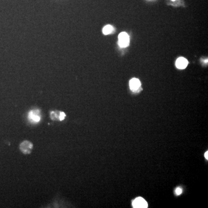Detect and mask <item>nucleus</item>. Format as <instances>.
<instances>
[{
	"mask_svg": "<svg viewBox=\"0 0 208 208\" xmlns=\"http://www.w3.org/2000/svg\"><path fill=\"white\" fill-rule=\"evenodd\" d=\"M28 119L32 124L39 123L41 119V111L39 109H33L30 111L28 114Z\"/></svg>",
	"mask_w": 208,
	"mask_h": 208,
	"instance_id": "obj_2",
	"label": "nucleus"
},
{
	"mask_svg": "<svg viewBox=\"0 0 208 208\" xmlns=\"http://www.w3.org/2000/svg\"><path fill=\"white\" fill-rule=\"evenodd\" d=\"M133 206L135 208H148V203L144 198L138 197L136 198L133 202Z\"/></svg>",
	"mask_w": 208,
	"mask_h": 208,
	"instance_id": "obj_5",
	"label": "nucleus"
},
{
	"mask_svg": "<svg viewBox=\"0 0 208 208\" xmlns=\"http://www.w3.org/2000/svg\"><path fill=\"white\" fill-rule=\"evenodd\" d=\"M34 148V144L30 140H25L21 142L19 144V149L21 153L24 155L31 154Z\"/></svg>",
	"mask_w": 208,
	"mask_h": 208,
	"instance_id": "obj_1",
	"label": "nucleus"
},
{
	"mask_svg": "<svg viewBox=\"0 0 208 208\" xmlns=\"http://www.w3.org/2000/svg\"><path fill=\"white\" fill-rule=\"evenodd\" d=\"M130 43V38L126 32H121L119 35V45L121 48L127 47Z\"/></svg>",
	"mask_w": 208,
	"mask_h": 208,
	"instance_id": "obj_4",
	"label": "nucleus"
},
{
	"mask_svg": "<svg viewBox=\"0 0 208 208\" xmlns=\"http://www.w3.org/2000/svg\"><path fill=\"white\" fill-rule=\"evenodd\" d=\"M141 85L140 82L137 78H133L130 81V87L131 90L137 91Z\"/></svg>",
	"mask_w": 208,
	"mask_h": 208,
	"instance_id": "obj_6",
	"label": "nucleus"
},
{
	"mask_svg": "<svg viewBox=\"0 0 208 208\" xmlns=\"http://www.w3.org/2000/svg\"><path fill=\"white\" fill-rule=\"evenodd\" d=\"M172 1H175V0H172Z\"/></svg>",
	"mask_w": 208,
	"mask_h": 208,
	"instance_id": "obj_11",
	"label": "nucleus"
},
{
	"mask_svg": "<svg viewBox=\"0 0 208 208\" xmlns=\"http://www.w3.org/2000/svg\"><path fill=\"white\" fill-rule=\"evenodd\" d=\"M67 116L66 114L64 112L54 111L50 112V118L53 121L61 122L63 121Z\"/></svg>",
	"mask_w": 208,
	"mask_h": 208,
	"instance_id": "obj_3",
	"label": "nucleus"
},
{
	"mask_svg": "<svg viewBox=\"0 0 208 208\" xmlns=\"http://www.w3.org/2000/svg\"><path fill=\"white\" fill-rule=\"evenodd\" d=\"M187 60L184 57H179L176 60V67L179 69H183L186 68L188 65Z\"/></svg>",
	"mask_w": 208,
	"mask_h": 208,
	"instance_id": "obj_7",
	"label": "nucleus"
},
{
	"mask_svg": "<svg viewBox=\"0 0 208 208\" xmlns=\"http://www.w3.org/2000/svg\"><path fill=\"white\" fill-rule=\"evenodd\" d=\"M175 192H176V194L177 195H181V192H182V190H181V188H177L176 189Z\"/></svg>",
	"mask_w": 208,
	"mask_h": 208,
	"instance_id": "obj_9",
	"label": "nucleus"
},
{
	"mask_svg": "<svg viewBox=\"0 0 208 208\" xmlns=\"http://www.w3.org/2000/svg\"><path fill=\"white\" fill-rule=\"evenodd\" d=\"M102 31L105 35L110 34L111 33H112L113 31V27L111 25H107L106 26L104 27Z\"/></svg>",
	"mask_w": 208,
	"mask_h": 208,
	"instance_id": "obj_8",
	"label": "nucleus"
},
{
	"mask_svg": "<svg viewBox=\"0 0 208 208\" xmlns=\"http://www.w3.org/2000/svg\"><path fill=\"white\" fill-rule=\"evenodd\" d=\"M205 158L208 160V151H207L206 153H205Z\"/></svg>",
	"mask_w": 208,
	"mask_h": 208,
	"instance_id": "obj_10",
	"label": "nucleus"
}]
</instances>
